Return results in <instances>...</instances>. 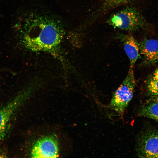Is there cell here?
<instances>
[{
  "label": "cell",
  "instance_id": "1",
  "mask_svg": "<svg viewBox=\"0 0 158 158\" xmlns=\"http://www.w3.org/2000/svg\"><path fill=\"white\" fill-rule=\"evenodd\" d=\"M23 27L22 41L26 48L49 53L63 61L59 47L63 30L57 20L48 15L35 14L27 18Z\"/></svg>",
  "mask_w": 158,
  "mask_h": 158
},
{
  "label": "cell",
  "instance_id": "2",
  "mask_svg": "<svg viewBox=\"0 0 158 158\" xmlns=\"http://www.w3.org/2000/svg\"><path fill=\"white\" fill-rule=\"evenodd\" d=\"M108 22L114 28L130 31L139 29L145 24L141 13L133 7H127L114 14Z\"/></svg>",
  "mask_w": 158,
  "mask_h": 158
},
{
  "label": "cell",
  "instance_id": "3",
  "mask_svg": "<svg viewBox=\"0 0 158 158\" xmlns=\"http://www.w3.org/2000/svg\"><path fill=\"white\" fill-rule=\"evenodd\" d=\"M135 84L133 68L130 67L125 79L114 93L110 107L123 114L133 97Z\"/></svg>",
  "mask_w": 158,
  "mask_h": 158
},
{
  "label": "cell",
  "instance_id": "4",
  "mask_svg": "<svg viewBox=\"0 0 158 158\" xmlns=\"http://www.w3.org/2000/svg\"><path fill=\"white\" fill-rule=\"evenodd\" d=\"M137 146L139 157L158 158V129H148L142 133Z\"/></svg>",
  "mask_w": 158,
  "mask_h": 158
},
{
  "label": "cell",
  "instance_id": "5",
  "mask_svg": "<svg viewBox=\"0 0 158 158\" xmlns=\"http://www.w3.org/2000/svg\"><path fill=\"white\" fill-rule=\"evenodd\" d=\"M58 154L56 139L49 136L42 138L37 141L32 147L31 156L33 158H56Z\"/></svg>",
  "mask_w": 158,
  "mask_h": 158
},
{
  "label": "cell",
  "instance_id": "6",
  "mask_svg": "<svg viewBox=\"0 0 158 158\" xmlns=\"http://www.w3.org/2000/svg\"><path fill=\"white\" fill-rule=\"evenodd\" d=\"M33 90V88L30 86L0 109V138L2 137L6 126L13 114Z\"/></svg>",
  "mask_w": 158,
  "mask_h": 158
},
{
  "label": "cell",
  "instance_id": "7",
  "mask_svg": "<svg viewBox=\"0 0 158 158\" xmlns=\"http://www.w3.org/2000/svg\"><path fill=\"white\" fill-rule=\"evenodd\" d=\"M140 51L146 62L154 64L158 61V40L145 39L140 44Z\"/></svg>",
  "mask_w": 158,
  "mask_h": 158
},
{
  "label": "cell",
  "instance_id": "8",
  "mask_svg": "<svg viewBox=\"0 0 158 158\" xmlns=\"http://www.w3.org/2000/svg\"><path fill=\"white\" fill-rule=\"evenodd\" d=\"M121 39L124 50L130 60V67L133 68L137 60L140 57V44L131 36L125 35Z\"/></svg>",
  "mask_w": 158,
  "mask_h": 158
},
{
  "label": "cell",
  "instance_id": "9",
  "mask_svg": "<svg viewBox=\"0 0 158 158\" xmlns=\"http://www.w3.org/2000/svg\"><path fill=\"white\" fill-rule=\"evenodd\" d=\"M139 114L158 121V101H152L142 106Z\"/></svg>",
  "mask_w": 158,
  "mask_h": 158
},
{
  "label": "cell",
  "instance_id": "10",
  "mask_svg": "<svg viewBox=\"0 0 158 158\" xmlns=\"http://www.w3.org/2000/svg\"><path fill=\"white\" fill-rule=\"evenodd\" d=\"M147 88L152 96L158 95V80L152 78L148 83Z\"/></svg>",
  "mask_w": 158,
  "mask_h": 158
},
{
  "label": "cell",
  "instance_id": "11",
  "mask_svg": "<svg viewBox=\"0 0 158 158\" xmlns=\"http://www.w3.org/2000/svg\"><path fill=\"white\" fill-rule=\"evenodd\" d=\"M132 0H105V6L108 8L116 7L127 3Z\"/></svg>",
  "mask_w": 158,
  "mask_h": 158
},
{
  "label": "cell",
  "instance_id": "12",
  "mask_svg": "<svg viewBox=\"0 0 158 158\" xmlns=\"http://www.w3.org/2000/svg\"><path fill=\"white\" fill-rule=\"evenodd\" d=\"M152 78L154 80H158V68L154 73Z\"/></svg>",
  "mask_w": 158,
  "mask_h": 158
},
{
  "label": "cell",
  "instance_id": "13",
  "mask_svg": "<svg viewBox=\"0 0 158 158\" xmlns=\"http://www.w3.org/2000/svg\"><path fill=\"white\" fill-rule=\"evenodd\" d=\"M151 100L158 101V95L152 96Z\"/></svg>",
  "mask_w": 158,
  "mask_h": 158
},
{
  "label": "cell",
  "instance_id": "14",
  "mask_svg": "<svg viewBox=\"0 0 158 158\" xmlns=\"http://www.w3.org/2000/svg\"><path fill=\"white\" fill-rule=\"evenodd\" d=\"M1 152H0V157H1V156H3L4 157H4V156H5V155H4V154H2V153H1Z\"/></svg>",
  "mask_w": 158,
  "mask_h": 158
},
{
  "label": "cell",
  "instance_id": "15",
  "mask_svg": "<svg viewBox=\"0 0 158 158\" xmlns=\"http://www.w3.org/2000/svg\"><path fill=\"white\" fill-rule=\"evenodd\" d=\"M0 139H1L0 138Z\"/></svg>",
  "mask_w": 158,
  "mask_h": 158
}]
</instances>
